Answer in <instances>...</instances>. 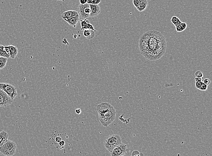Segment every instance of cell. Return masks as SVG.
Masks as SVG:
<instances>
[{"label":"cell","mask_w":212,"mask_h":156,"mask_svg":"<svg viewBox=\"0 0 212 156\" xmlns=\"http://www.w3.org/2000/svg\"><path fill=\"white\" fill-rule=\"evenodd\" d=\"M203 82L204 84L208 86L210 84L211 81L208 78H206V79H204V80H203Z\"/></svg>","instance_id":"484cf974"},{"label":"cell","mask_w":212,"mask_h":156,"mask_svg":"<svg viewBox=\"0 0 212 156\" xmlns=\"http://www.w3.org/2000/svg\"><path fill=\"white\" fill-rule=\"evenodd\" d=\"M181 22L180 21V20H179L178 21H177V22L175 23H174V25H175V26H177V25H179L180 24V23H181Z\"/></svg>","instance_id":"e575fe53"},{"label":"cell","mask_w":212,"mask_h":156,"mask_svg":"<svg viewBox=\"0 0 212 156\" xmlns=\"http://www.w3.org/2000/svg\"><path fill=\"white\" fill-rule=\"evenodd\" d=\"M87 0H80V4L84 5L87 3Z\"/></svg>","instance_id":"1f68e13d"},{"label":"cell","mask_w":212,"mask_h":156,"mask_svg":"<svg viewBox=\"0 0 212 156\" xmlns=\"http://www.w3.org/2000/svg\"><path fill=\"white\" fill-rule=\"evenodd\" d=\"M101 124L107 127L114 121L116 117V111L114 107L107 102L101 103L96 107Z\"/></svg>","instance_id":"7a4b0ae2"},{"label":"cell","mask_w":212,"mask_h":156,"mask_svg":"<svg viewBox=\"0 0 212 156\" xmlns=\"http://www.w3.org/2000/svg\"><path fill=\"white\" fill-rule=\"evenodd\" d=\"M17 145L15 142L7 140L0 147V152L6 156H12L16 153Z\"/></svg>","instance_id":"277c9868"},{"label":"cell","mask_w":212,"mask_h":156,"mask_svg":"<svg viewBox=\"0 0 212 156\" xmlns=\"http://www.w3.org/2000/svg\"><path fill=\"white\" fill-rule=\"evenodd\" d=\"M140 155V153L138 151L134 150L132 152V156H139Z\"/></svg>","instance_id":"4316f807"},{"label":"cell","mask_w":212,"mask_h":156,"mask_svg":"<svg viewBox=\"0 0 212 156\" xmlns=\"http://www.w3.org/2000/svg\"><path fill=\"white\" fill-rule=\"evenodd\" d=\"M101 0H87V3L89 4H99Z\"/></svg>","instance_id":"d6986e66"},{"label":"cell","mask_w":212,"mask_h":156,"mask_svg":"<svg viewBox=\"0 0 212 156\" xmlns=\"http://www.w3.org/2000/svg\"><path fill=\"white\" fill-rule=\"evenodd\" d=\"M195 81L196 82H200V81H202V78L201 77H196L195 78Z\"/></svg>","instance_id":"836d02e7"},{"label":"cell","mask_w":212,"mask_h":156,"mask_svg":"<svg viewBox=\"0 0 212 156\" xmlns=\"http://www.w3.org/2000/svg\"><path fill=\"white\" fill-rule=\"evenodd\" d=\"M75 112H76V113L77 114H80L81 113V109H80V108H78V109H76Z\"/></svg>","instance_id":"d6a6232c"},{"label":"cell","mask_w":212,"mask_h":156,"mask_svg":"<svg viewBox=\"0 0 212 156\" xmlns=\"http://www.w3.org/2000/svg\"><path fill=\"white\" fill-rule=\"evenodd\" d=\"M8 46L9 47V50H10V58L12 59H15L18 53V49L17 47L14 46V45H8Z\"/></svg>","instance_id":"4fadbf2b"},{"label":"cell","mask_w":212,"mask_h":156,"mask_svg":"<svg viewBox=\"0 0 212 156\" xmlns=\"http://www.w3.org/2000/svg\"><path fill=\"white\" fill-rule=\"evenodd\" d=\"M13 99H11L5 92L0 89V107H6L12 103Z\"/></svg>","instance_id":"ba28073f"},{"label":"cell","mask_w":212,"mask_h":156,"mask_svg":"<svg viewBox=\"0 0 212 156\" xmlns=\"http://www.w3.org/2000/svg\"><path fill=\"white\" fill-rule=\"evenodd\" d=\"M141 0H133V2L134 6L136 8L140 4Z\"/></svg>","instance_id":"cb8c5ba5"},{"label":"cell","mask_w":212,"mask_h":156,"mask_svg":"<svg viewBox=\"0 0 212 156\" xmlns=\"http://www.w3.org/2000/svg\"><path fill=\"white\" fill-rule=\"evenodd\" d=\"M63 19L65 20V21L67 22L69 25L73 26L74 28H76V25L77 23H79L80 20L79 15L70 18H63Z\"/></svg>","instance_id":"8fae6325"},{"label":"cell","mask_w":212,"mask_h":156,"mask_svg":"<svg viewBox=\"0 0 212 156\" xmlns=\"http://www.w3.org/2000/svg\"><path fill=\"white\" fill-rule=\"evenodd\" d=\"M122 143V139L118 134L111 135L107 137L104 141L105 148L109 152Z\"/></svg>","instance_id":"3957f363"},{"label":"cell","mask_w":212,"mask_h":156,"mask_svg":"<svg viewBox=\"0 0 212 156\" xmlns=\"http://www.w3.org/2000/svg\"><path fill=\"white\" fill-rule=\"evenodd\" d=\"M79 22L80 23V30H84L86 29L96 30L93 25L90 23L89 21L87 18L84 19L83 20L80 19Z\"/></svg>","instance_id":"9c48e42d"},{"label":"cell","mask_w":212,"mask_h":156,"mask_svg":"<svg viewBox=\"0 0 212 156\" xmlns=\"http://www.w3.org/2000/svg\"><path fill=\"white\" fill-rule=\"evenodd\" d=\"M91 9L90 17H94L98 16L101 12V7L99 4H89Z\"/></svg>","instance_id":"30bf717a"},{"label":"cell","mask_w":212,"mask_h":156,"mask_svg":"<svg viewBox=\"0 0 212 156\" xmlns=\"http://www.w3.org/2000/svg\"><path fill=\"white\" fill-rule=\"evenodd\" d=\"M96 30L86 29L84 30L83 32V36L88 39H92L95 37Z\"/></svg>","instance_id":"9a60e30c"},{"label":"cell","mask_w":212,"mask_h":156,"mask_svg":"<svg viewBox=\"0 0 212 156\" xmlns=\"http://www.w3.org/2000/svg\"><path fill=\"white\" fill-rule=\"evenodd\" d=\"M9 135L5 130L0 132V147L8 140Z\"/></svg>","instance_id":"5bb4252c"},{"label":"cell","mask_w":212,"mask_h":156,"mask_svg":"<svg viewBox=\"0 0 212 156\" xmlns=\"http://www.w3.org/2000/svg\"><path fill=\"white\" fill-rule=\"evenodd\" d=\"M4 50H5V51H6V53L7 54H8V55H9L10 56V50H9V47H8V46H4Z\"/></svg>","instance_id":"83f0119b"},{"label":"cell","mask_w":212,"mask_h":156,"mask_svg":"<svg viewBox=\"0 0 212 156\" xmlns=\"http://www.w3.org/2000/svg\"><path fill=\"white\" fill-rule=\"evenodd\" d=\"M148 4L145 3H140L138 6L137 7L136 9L140 12L143 11L146 9Z\"/></svg>","instance_id":"ac0fdd59"},{"label":"cell","mask_w":212,"mask_h":156,"mask_svg":"<svg viewBox=\"0 0 212 156\" xmlns=\"http://www.w3.org/2000/svg\"><path fill=\"white\" fill-rule=\"evenodd\" d=\"M128 151L127 145L121 143L110 152L112 156H123Z\"/></svg>","instance_id":"52a82bcc"},{"label":"cell","mask_w":212,"mask_h":156,"mask_svg":"<svg viewBox=\"0 0 212 156\" xmlns=\"http://www.w3.org/2000/svg\"><path fill=\"white\" fill-rule=\"evenodd\" d=\"M139 46L141 53L146 59L156 60L161 58L166 52L167 43L161 33L151 30L141 36Z\"/></svg>","instance_id":"6da1fadb"},{"label":"cell","mask_w":212,"mask_h":156,"mask_svg":"<svg viewBox=\"0 0 212 156\" xmlns=\"http://www.w3.org/2000/svg\"><path fill=\"white\" fill-rule=\"evenodd\" d=\"M66 1V0H63L62 1Z\"/></svg>","instance_id":"8d00e7d4"},{"label":"cell","mask_w":212,"mask_h":156,"mask_svg":"<svg viewBox=\"0 0 212 156\" xmlns=\"http://www.w3.org/2000/svg\"><path fill=\"white\" fill-rule=\"evenodd\" d=\"M78 13L79 16L83 19H86L89 18L91 13L89 4L88 3L84 5L80 4L78 6Z\"/></svg>","instance_id":"8992f818"},{"label":"cell","mask_w":212,"mask_h":156,"mask_svg":"<svg viewBox=\"0 0 212 156\" xmlns=\"http://www.w3.org/2000/svg\"><path fill=\"white\" fill-rule=\"evenodd\" d=\"M202 82V81H200V82H196L195 83V87L197 89H200V87H201V85Z\"/></svg>","instance_id":"d4e9b609"},{"label":"cell","mask_w":212,"mask_h":156,"mask_svg":"<svg viewBox=\"0 0 212 156\" xmlns=\"http://www.w3.org/2000/svg\"><path fill=\"white\" fill-rule=\"evenodd\" d=\"M175 29H176V31H177V32H182V31H184V29L182 28V26H181V24H180L175 26Z\"/></svg>","instance_id":"603a6c76"},{"label":"cell","mask_w":212,"mask_h":156,"mask_svg":"<svg viewBox=\"0 0 212 156\" xmlns=\"http://www.w3.org/2000/svg\"><path fill=\"white\" fill-rule=\"evenodd\" d=\"M208 89V86L206 84H204L203 82H202V83L201 85V87L200 88V90L201 91H206Z\"/></svg>","instance_id":"ffe728a7"},{"label":"cell","mask_w":212,"mask_h":156,"mask_svg":"<svg viewBox=\"0 0 212 156\" xmlns=\"http://www.w3.org/2000/svg\"><path fill=\"white\" fill-rule=\"evenodd\" d=\"M0 89L5 92L12 99H15L17 96V88L11 84L7 83H0Z\"/></svg>","instance_id":"5b68a950"},{"label":"cell","mask_w":212,"mask_h":156,"mask_svg":"<svg viewBox=\"0 0 212 156\" xmlns=\"http://www.w3.org/2000/svg\"><path fill=\"white\" fill-rule=\"evenodd\" d=\"M78 13L77 11H66L62 14V17L63 18H69L75 16H78Z\"/></svg>","instance_id":"7c38bea8"},{"label":"cell","mask_w":212,"mask_h":156,"mask_svg":"<svg viewBox=\"0 0 212 156\" xmlns=\"http://www.w3.org/2000/svg\"><path fill=\"white\" fill-rule=\"evenodd\" d=\"M195 75L196 77H201V78H202L203 77V74L201 71H197L195 72Z\"/></svg>","instance_id":"44dd1931"},{"label":"cell","mask_w":212,"mask_h":156,"mask_svg":"<svg viewBox=\"0 0 212 156\" xmlns=\"http://www.w3.org/2000/svg\"><path fill=\"white\" fill-rule=\"evenodd\" d=\"M8 58L0 56V70L2 69L6 66Z\"/></svg>","instance_id":"2e32d148"},{"label":"cell","mask_w":212,"mask_h":156,"mask_svg":"<svg viewBox=\"0 0 212 156\" xmlns=\"http://www.w3.org/2000/svg\"><path fill=\"white\" fill-rule=\"evenodd\" d=\"M62 140V138L60 136H57L55 138V141L57 143H59V142L61 141Z\"/></svg>","instance_id":"f546056e"},{"label":"cell","mask_w":212,"mask_h":156,"mask_svg":"<svg viewBox=\"0 0 212 156\" xmlns=\"http://www.w3.org/2000/svg\"><path fill=\"white\" fill-rule=\"evenodd\" d=\"M58 144H59V145H60V146H64L65 145V142L64 141L61 140V141L59 142V143H58Z\"/></svg>","instance_id":"4dcf8cb0"},{"label":"cell","mask_w":212,"mask_h":156,"mask_svg":"<svg viewBox=\"0 0 212 156\" xmlns=\"http://www.w3.org/2000/svg\"><path fill=\"white\" fill-rule=\"evenodd\" d=\"M57 1H62L63 0H57Z\"/></svg>","instance_id":"d590c367"},{"label":"cell","mask_w":212,"mask_h":156,"mask_svg":"<svg viewBox=\"0 0 212 156\" xmlns=\"http://www.w3.org/2000/svg\"><path fill=\"white\" fill-rule=\"evenodd\" d=\"M180 24H181L182 28H183V29H184V30H185V29L187 28V25L186 23H180Z\"/></svg>","instance_id":"f1b7e54d"},{"label":"cell","mask_w":212,"mask_h":156,"mask_svg":"<svg viewBox=\"0 0 212 156\" xmlns=\"http://www.w3.org/2000/svg\"><path fill=\"white\" fill-rule=\"evenodd\" d=\"M0 56L6 57L8 59L10 58V55L6 53L4 50V46L1 45H0Z\"/></svg>","instance_id":"e0dca14e"},{"label":"cell","mask_w":212,"mask_h":156,"mask_svg":"<svg viewBox=\"0 0 212 156\" xmlns=\"http://www.w3.org/2000/svg\"><path fill=\"white\" fill-rule=\"evenodd\" d=\"M179 20H180L179 18L175 16H173L172 17V18H171V22L173 24H174L175 23L177 22V21H178Z\"/></svg>","instance_id":"7402d4cb"}]
</instances>
